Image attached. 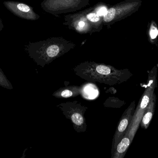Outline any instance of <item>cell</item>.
<instances>
[{
	"label": "cell",
	"mask_w": 158,
	"mask_h": 158,
	"mask_svg": "<svg viewBox=\"0 0 158 158\" xmlns=\"http://www.w3.org/2000/svg\"><path fill=\"white\" fill-rule=\"evenodd\" d=\"M77 76L91 82L109 85L118 84L125 80L127 72L109 65L85 62L74 68Z\"/></svg>",
	"instance_id": "obj_1"
},
{
	"label": "cell",
	"mask_w": 158,
	"mask_h": 158,
	"mask_svg": "<svg viewBox=\"0 0 158 158\" xmlns=\"http://www.w3.org/2000/svg\"><path fill=\"white\" fill-rule=\"evenodd\" d=\"M56 106L61 109L64 117L70 120L77 132L86 131L87 124L84 115L88 109L87 106L83 105L77 101L61 103Z\"/></svg>",
	"instance_id": "obj_2"
},
{
	"label": "cell",
	"mask_w": 158,
	"mask_h": 158,
	"mask_svg": "<svg viewBox=\"0 0 158 158\" xmlns=\"http://www.w3.org/2000/svg\"><path fill=\"white\" fill-rule=\"evenodd\" d=\"M156 82V77H150L147 88L142 96L136 111L134 113L132 119L126 132L128 133L132 138H134L137 132L145 111L149 104L151 96L154 93Z\"/></svg>",
	"instance_id": "obj_3"
},
{
	"label": "cell",
	"mask_w": 158,
	"mask_h": 158,
	"mask_svg": "<svg viewBox=\"0 0 158 158\" xmlns=\"http://www.w3.org/2000/svg\"><path fill=\"white\" fill-rule=\"evenodd\" d=\"M135 106V103L134 101L124 111L120 120L112 140L111 150V156H113L117 145L123 138V136L127 131L128 127L132 119Z\"/></svg>",
	"instance_id": "obj_4"
},
{
	"label": "cell",
	"mask_w": 158,
	"mask_h": 158,
	"mask_svg": "<svg viewBox=\"0 0 158 158\" xmlns=\"http://www.w3.org/2000/svg\"><path fill=\"white\" fill-rule=\"evenodd\" d=\"M6 9L15 15L20 18L34 20L37 18V15L33 12L32 7L27 4L16 1H7L3 2Z\"/></svg>",
	"instance_id": "obj_5"
},
{
	"label": "cell",
	"mask_w": 158,
	"mask_h": 158,
	"mask_svg": "<svg viewBox=\"0 0 158 158\" xmlns=\"http://www.w3.org/2000/svg\"><path fill=\"white\" fill-rule=\"evenodd\" d=\"M81 86H68L62 87L55 92L52 96L57 98H67L74 97L81 95Z\"/></svg>",
	"instance_id": "obj_6"
},
{
	"label": "cell",
	"mask_w": 158,
	"mask_h": 158,
	"mask_svg": "<svg viewBox=\"0 0 158 158\" xmlns=\"http://www.w3.org/2000/svg\"><path fill=\"white\" fill-rule=\"evenodd\" d=\"M133 139L127 133H125L120 142H119L111 158H123L125 156L130 145Z\"/></svg>",
	"instance_id": "obj_7"
},
{
	"label": "cell",
	"mask_w": 158,
	"mask_h": 158,
	"mask_svg": "<svg viewBox=\"0 0 158 158\" xmlns=\"http://www.w3.org/2000/svg\"><path fill=\"white\" fill-rule=\"evenodd\" d=\"M81 96L86 100H93L96 99L99 96V92L97 86L93 82L86 83L81 85Z\"/></svg>",
	"instance_id": "obj_8"
},
{
	"label": "cell",
	"mask_w": 158,
	"mask_h": 158,
	"mask_svg": "<svg viewBox=\"0 0 158 158\" xmlns=\"http://www.w3.org/2000/svg\"><path fill=\"white\" fill-rule=\"evenodd\" d=\"M156 101V94L154 93L153 95L151 96L150 102H149L146 109L145 111L143 116L142 121H141V126L144 129H147L148 128L150 122L153 117V115L155 112Z\"/></svg>",
	"instance_id": "obj_9"
},
{
	"label": "cell",
	"mask_w": 158,
	"mask_h": 158,
	"mask_svg": "<svg viewBox=\"0 0 158 158\" xmlns=\"http://www.w3.org/2000/svg\"><path fill=\"white\" fill-rule=\"evenodd\" d=\"M147 35L148 42L151 44L158 45V26L156 21L152 20L148 25Z\"/></svg>",
	"instance_id": "obj_10"
},
{
	"label": "cell",
	"mask_w": 158,
	"mask_h": 158,
	"mask_svg": "<svg viewBox=\"0 0 158 158\" xmlns=\"http://www.w3.org/2000/svg\"><path fill=\"white\" fill-rule=\"evenodd\" d=\"M0 86L8 90H12L13 89L12 83L8 80L1 68H0Z\"/></svg>",
	"instance_id": "obj_11"
},
{
	"label": "cell",
	"mask_w": 158,
	"mask_h": 158,
	"mask_svg": "<svg viewBox=\"0 0 158 158\" xmlns=\"http://www.w3.org/2000/svg\"><path fill=\"white\" fill-rule=\"evenodd\" d=\"M86 17L87 19L93 22H98L100 19L99 16L97 14L94 13H89L86 16Z\"/></svg>",
	"instance_id": "obj_12"
},
{
	"label": "cell",
	"mask_w": 158,
	"mask_h": 158,
	"mask_svg": "<svg viewBox=\"0 0 158 158\" xmlns=\"http://www.w3.org/2000/svg\"><path fill=\"white\" fill-rule=\"evenodd\" d=\"M107 12L106 8L105 7H102L99 8L97 11V14L99 16H104Z\"/></svg>",
	"instance_id": "obj_13"
},
{
	"label": "cell",
	"mask_w": 158,
	"mask_h": 158,
	"mask_svg": "<svg viewBox=\"0 0 158 158\" xmlns=\"http://www.w3.org/2000/svg\"><path fill=\"white\" fill-rule=\"evenodd\" d=\"M4 28V25L3 24L2 21V19H1V18H0V32L2 31V30L3 29V28Z\"/></svg>",
	"instance_id": "obj_14"
},
{
	"label": "cell",
	"mask_w": 158,
	"mask_h": 158,
	"mask_svg": "<svg viewBox=\"0 0 158 158\" xmlns=\"http://www.w3.org/2000/svg\"><path fill=\"white\" fill-rule=\"evenodd\" d=\"M84 26L85 23L83 22V21H81L79 22V26L80 27V28H83V27H84Z\"/></svg>",
	"instance_id": "obj_15"
}]
</instances>
